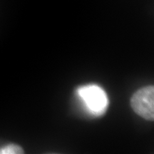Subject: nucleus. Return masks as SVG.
<instances>
[{"label":"nucleus","instance_id":"nucleus-1","mask_svg":"<svg viewBox=\"0 0 154 154\" xmlns=\"http://www.w3.org/2000/svg\"><path fill=\"white\" fill-rule=\"evenodd\" d=\"M77 94L87 110L93 115L101 116L106 110L109 100L103 88L95 84L82 86Z\"/></svg>","mask_w":154,"mask_h":154},{"label":"nucleus","instance_id":"nucleus-2","mask_svg":"<svg viewBox=\"0 0 154 154\" xmlns=\"http://www.w3.org/2000/svg\"><path fill=\"white\" fill-rule=\"evenodd\" d=\"M131 105L135 112L149 121L154 119V87L149 86L139 89L133 95Z\"/></svg>","mask_w":154,"mask_h":154},{"label":"nucleus","instance_id":"nucleus-3","mask_svg":"<svg viewBox=\"0 0 154 154\" xmlns=\"http://www.w3.org/2000/svg\"><path fill=\"white\" fill-rule=\"evenodd\" d=\"M24 153V151L20 146L14 144L6 146L0 148V154H20Z\"/></svg>","mask_w":154,"mask_h":154}]
</instances>
